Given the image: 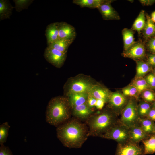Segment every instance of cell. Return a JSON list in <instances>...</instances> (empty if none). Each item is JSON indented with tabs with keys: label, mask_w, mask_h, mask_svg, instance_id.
<instances>
[{
	"label": "cell",
	"mask_w": 155,
	"mask_h": 155,
	"mask_svg": "<svg viewBox=\"0 0 155 155\" xmlns=\"http://www.w3.org/2000/svg\"><path fill=\"white\" fill-rule=\"evenodd\" d=\"M10 127L7 122H5L0 126V144L5 143L8 135V131Z\"/></svg>",
	"instance_id": "obj_27"
},
{
	"label": "cell",
	"mask_w": 155,
	"mask_h": 155,
	"mask_svg": "<svg viewBox=\"0 0 155 155\" xmlns=\"http://www.w3.org/2000/svg\"><path fill=\"white\" fill-rule=\"evenodd\" d=\"M151 109L149 103L146 101L142 102L137 108L138 115L142 116L147 115Z\"/></svg>",
	"instance_id": "obj_30"
},
{
	"label": "cell",
	"mask_w": 155,
	"mask_h": 155,
	"mask_svg": "<svg viewBox=\"0 0 155 155\" xmlns=\"http://www.w3.org/2000/svg\"><path fill=\"white\" fill-rule=\"evenodd\" d=\"M56 134L63 144L69 148L81 147L88 137L86 125L76 118L69 119L57 127Z\"/></svg>",
	"instance_id": "obj_1"
},
{
	"label": "cell",
	"mask_w": 155,
	"mask_h": 155,
	"mask_svg": "<svg viewBox=\"0 0 155 155\" xmlns=\"http://www.w3.org/2000/svg\"><path fill=\"white\" fill-rule=\"evenodd\" d=\"M106 0H73V3L80 7L98 9Z\"/></svg>",
	"instance_id": "obj_20"
},
{
	"label": "cell",
	"mask_w": 155,
	"mask_h": 155,
	"mask_svg": "<svg viewBox=\"0 0 155 155\" xmlns=\"http://www.w3.org/2000/svg\"><path fill=\"white\" fill-rule=\"evenodd\" d=\"M146 62L152 68H155V54L149 55L147 57Z\"/></svg>",
	"instance_id": "obj_36"
},
{
	"label": "cell",
	"mask_w": 155,
	"mask_h": 155,
	"mask_svg": "<svg viewBox=\"0 0 155 155\" xmlns=\"http://www.w3.org/2000/svg\"><path fill=\"white\" fill-rule=\"evenodd\" d=\"M150 18L155 23V11L153 12L151 15Z\"/></svg>",
	"instance_id": "obj_41"
},
{
	"label": "cell",
	"mask_w": 155,
	"mask_h": 155,
	"mask_svg": "<svg viewBox=\"0 0 155 155\" xmlns=\"http://www.w3.org/2000/svg\"><path fill=\"white\" fill-rule=\"evenodd\" d=\"M105 103L106 102L104 100H97L95 107L98 110H101L104 107Z\"/></svg>",
	"instance_id": "obj_37"
},
{
	"label": "cell",
	"mask_w": 155,
	"mask_h": 155,
	"mask_svg": "<svg viewBox=\"0 0 155 155\" xmlns=\"http://www.w3.org/2000/svg\"><path fill=\"white\" fill-rule=\"evenodd\" d=\"M73 41L63 39H59L51 44L48 45L65 53H67L69 46Z\"/></svg>",
	"instance_id": "obj_22"
},
{
	"label": "cell",
	"mask_w": 155,
	"mask_h": 155,
	"mask_svg": "<svg viewBox=\"0 0 155 155\" xmlns=\"http://www.w3.org/2000/svg\"><path fill=\"white\" fill-rule=\"evenodd\" d=\"M86 121L88 137H100L114 125L115 119L111 111L106 110L94 113Z\"/></svg>",
	"instance_id": "obj_3"
},
{
	"label": "cell",
	"mask_w": 155,
	"mask_h": 155,
	"mask_svg": "<svg viewBox=\"0 0 155 155\" xmlns=\"http://www.w3.org/2000/svg\"><path fill=\"white\" fill-rule=\"evenodd\" d=\"M134 31L132 29L124 28L122 31V34L123 42L124 51L134 44L136 41H135Z\"/></svg>",
	"instance_id": "obj_19"
},
{
	"label": "cell",
	"mask_w": 155,
	"mask_h": 155,
	"mask_svg": "<svg viewBox=\"0 0 155 155\" xmlns=\"http://www.w3.org/2000/svg\"><path fill=\"white\" fill-rule=\"evenodd\" d=\"M58 23L55 22L51 23L46 27L45 35L48 45L59 39Z\"/></svg>",
	"instance_id": "obj_15"
},
{
	"label": "cell",
	"mask_w": 155,
	"mask_h": 155,
	"mask_svg": "<svg viewBox=\"0 0 155 155\" xmlns=\"http://www.w3.org/2000/svg\"><path fill=\"white\" fill-rule=\"evenodd\" d=\"M142 97L146 102H151L155 101V94L150 89L142 92Z\"/></svg>",
	"instance_id": "obj_32"
},
{
	"label": "cell",
	"mask_w": 155,
	"mask_h": 155,
	"mask_svg": "<svg viewBox=\"0 0 155 155\" xmlns=\"http://www.w3.org/2000/svg\"><path fill=\"white\" fill-rule=\"evenodd\" d=\"M111 92L107 88L97 82L92 87L88 93L97 100H103L107 102Z\"/></svg>",
	"instance_id": "obj_12"
},
{
	"label": "cell",
	"mask_w": 155,
	"mask_h": 155,
	"mask_svg": "<svg viewBox=\"0 0 155 155\" xmlns=\"http://www.w3.org/2000/svg\"><path fill=\"white\" fill-rule=\"evenodd\" d=\"M149 119L153 121H155V109H151L147 115Z\"/></svg>",
	"instance_id": "obj_38"
},
{
	"label": "cell",
	"mask_w": 155,
	"mask_h": 155,
	"mask_svg": "<svg viewBox=\"0 0 155 155\" xmlns=\"http://www.w3.org/2000/svg\"><path fill=\"white\" fill-rule=\"evenodd\" d=\"M131 84L136 88L139 94L150 88L145 78L143 77L135 78Z\"/></svg>",
	"instance_id": "obj_25"
},
{
	"label": "cell",
	"mask_w": 155,
	"mask_h": 155,
	"mask_svg": "<svg viewBox=\"0 0 155 155\" xmlns=\"http://www.w3.org/2000/svg\"><path fill=\"white\" fill-rule=\"evenodd\" d=\"M15 8L17 11L20 12L27 9L32 4L33 0H14Z\"/></svg>",
	"instance_id": "obj_28"
},
{
	"label": "cell",
	"mask_w": 155,
	"mask_h": 155,
	"mask_svg": "<svg viewBox=\"0 0 155 155\" xmlns=\"http://www.w3.org/2000/svg\"><path fill=\"white\" fill-rule=\"evenodd\" d=\"M88 95V93H76L70 94L66 97L72 107L86 103Z\"/></svg>",
	"instance_id": "obj_16"
},
{
	"label": "cell",
	"mask_w": 155,
	"mask_h": 155,
	"mask_svg": "<svg viewBox=\"0 0 155 155\" xmlns=\"http://www.w3.org/2000/svg\"><path fill=\"white\" fill-rule=\"evenodd\" d=\"M155 109V101H154L152 105V108Z\"/></svg>",
	"instance_id": "obj_42"
},
{
	"label": "cell",
	"mask_w": 155,
	"mask_h": 155,
	"mask_svg": "<svg viewBox=\"0 0 155 155\" xmlns=\"http://www.w3.org/2000/svg\"><path fill=\"white\" fill-rule=\"evenodd\" d=\"M152 69V68L146 62L142 60L137 61L135 78L143 77Z\"/></svg>",
	"instance_id": "obj_23"
},
{
	"label": "cell",
	"mask_w": 155,
	"mask_h": 155,
	"mask_svg": "<svg viewBox=\"0 0 155 155\" xmlns=\"http://www.w3.org/2000/svg\"><path fill=\"white\" fill-rule=\"evenodd\" d=\"M4 155H13L11 150L8 147H6Z\"/></svg>",
	"instance_id": "obj_40"
},
{
	"label": "cell",
	"mask_w": 155,
	"mask_h": 155,
	"mask_svg": "<svg viewBox=\"0 0 155 155\" xmlns=\"http://www.w3.org/2000/svg\"><path fill=\"white\" fill-rule=\"evenodd\" d=\"M153 132L155 134V124L154 125V130H153Z\"/></svg>",
	"instance_id": "obj_44"
},
{
	"label": "cell",
	"mask_w": 155,
	"mask_h": 155,
	"mask_svg": "<svg viewBox=\"0 0 155 155\" xmlns=\"http://www.w3.org/2000/svg\"><path fill=\"white\" fill-rule=\"evenodd\" d=\"M59 38L74 41L76 36L75 28L71 25L64 22H59Z\"/></svg>",
	"instance_id": "obj_10"
},
{
	"label": "cell",
	"mask_w": 155,
	"mask_h": 155,
	"mask_svg": "<svg viewBox=\"0 0 155 155\" xmlns=\"http://www.w3.org/2000/svg\"><path fill=\"white\" fill-rule=\"evenodd\" d=\"M146 46L148 50L152 54H155V36L149 39Z\"/></svg>",
	"instance_id": "obj_34"
},
{
	"label": "cell",
	"mask_w": 155,
	"mask_h": 155,
	"mask_svg": "<svg viewBox=\"0 0 155 155\" xmlns=\"http://www.w3.org/2000/svg\"><path fill=\"white\" fill-rule=\"evenodd\" d=\"M97 82L90 76L82 74L71 77L64 86V96L67 97L76 93H88L92 87Z\"/></svg>",
	"instance_id": "obj_4"
},
{
	"label": "cell",
	"mask_w": 155,
	"mask_h": 155,
	"mask_svg": "<svg viewBox=\"0 0 155 155\" xmlns=\"http://www.w3.org/2000/svg\"><path fill=\"white\" fill-rule=\"evenodd\" d=\"M129 135L128 132L126 129L121 127L114 126V125L100 137L122 142L126 140Z\"/></svg>",
	"instance_id": "obj_8"
},
{
	"label": "cell",
	"mask_w": 155,
	"mask_h": 155,
	"mask_svg": "<svg viewBox=\"0 0 155 155\" xmlns=\"http://www.w3.org/2000/svg\"><path fill=\"white\" fill-rule=\"evenodd\" d=\"M13 7L9 1L0 0V21L9 19L12 14Z\"/></svg>",
	"instance_id": "obj_17"
},
{
	"label": "cell",
	"mask_w": 155,
	"mask_h": 155,
	"mask_svg": "<svg viewBox=\"0 0 155 155\" xmlns=\"http://www.w3.org/2000/svg\"><path fill=\"white\" fill-rule=\"evenodd\" d=\"M138 115L137 108L135 102L130 100L123 112L121 121L126 126H133L136 121Z\"/></svg>",
	"instance_id": "obj_6"
},
{
	"label": "cell",
	"mask_w": 155,
	"mask_h": 155,
	"mask_svg": "<svg viewBox=\"0 0 155 155\" xmlns=\"http://www.w3.org/2000/svg\"><path fill=\"white\" fill-rule=\"evenodd\" d=\"M144 151L139 146L134 144L118 145L115 155H142Z\"/></svg>",
	"instance_id": "obj_11"
},
{
	"label": "cell",
	"mask_w": 155,
	"mask_h": 155,
	"mask_svg": "<svg viewBox=\"0 0 155 155\" xmlns=\"http://www.w3.org/2000/svg\"><path fill=\"white\" fill-rule=\"evenodd\" d=\"M97 99L89 94L86 103L88 106L91 108L95 107Z\"/></svg>",
	"instance_id": "obj_35"
},
{
	"label": "cell",
	"mask_w": 155,
	"mask_h": 155,
	"mask_svg": "<svg viewBox=\"0 0 155 155\" xmlns=\"http://www.w3.org/2000/svg\"><path fill=\"white\" fill-rule=\"evenodd\" d=\"M71 107L67 98L59 96L49 101L46 111V120L49 124L57 127L70 118Z\"/></svg>",
	"instance_id": "obj_2"
},
{
	"label": "cell",
	"mask_w": 155,
	"mask_h": 155,
	"mask_svg": "<svg viewBox=\"0 0 155 155\" xmlns=\"http://www.w3.org/2000/svg\"><path fill=\"white\" fill-rule=\"evenodd\" d=\"M139 1L142 4L147 6L151 5L155 2V0H140Z\"/></svg>",
	"instance_id": "obj_39"
},
{
	"label": "cell",
	"mask_w": 155,
	"mask_h": 155,
	"mask_svg": "<svg viewBox=\"0 0 155 155\" xmlns=\"http://www.w3.org/2000/svg\"><path fill=\"white\" fill-rule=\"evenodd\" d=\"M123 57L137 61L142 60L146 56V48L141 41H136L131 46L124 51Z\"/></svg>",
	"instance_id": "obj_7"
},
{
	"label": "cell",
	"mask_w": 155,
	"mask_h": 155,
	"mask_svg": "<svg viewBox=\"0 0 155 155\" xmlns=\"http://www.w3.org/2000/svg\"><path fill=\"white\" fill-rule=\"evenodd\" d=\"M148 84L151 89H155V76L152 72L145 78Z\"/></svg>",
	"instance_id": "obj_33"
},
{
	"label": "cell",
	"mask_w": 155,
	"mask_h": 155,
	"mask_svg": "<svg viewBox=\"0 0 155 155\" xmlns=\"http://www.w3.org/2000/svg\"><path fill=\"white\" fill-rule=\"evenodd\" d=\"M129 135L131 139L133 141L138 142L146 137V133L142 127L135 126L132 128Z\"/></svg>",
	"instance_id": "obj_24"
},
{
	"label": "cell",
	"mask_w": 155,
	"mask_h": 155,
	"mask_svg": "<svg viewBox=\"0 0 155 155\" xmlns=\"http://www.w3.org/2000/svg\"><path fill=\"white\" fill-rule=\"evenodd\" d=\"M126 102L125 96L123 94L116 92H111L108 102L109 108L115 110L123 107Z\"/></svg>",
	"instance_id": "obj_14"
},
{
	"label": "cell",
	"mask_w": 155,
	"mask_h": 155,
	"mask_svg": "<svg viewBox=\"0 0 155 155\" xmlns=\"http://www.w3.org/2000/svg\"><path fill=\"white\" fill-rule=\"evenodd\" d=\"M144 149L143 155L155 153V135L143 141Z\"/></svg>",
	"instance_id": "obj_26"
},
{
	"label": "cell",
	"mask_w": 155,
	"mask_h": 155,
	"mask_svg": "<svg viewBox=\"0 0 155 155\" xmlns=\"http://www.w3.org/2000/svg\"><path fill=\"white\" fill-rule=\"evenodd\" d=\"M44 55L47 61L58 68L63 65L67 57V53L48 46L45 50Z\"/></svg>",
	"instance_id": "obj_5"
},
{
	"label": "cell",
	"mask_w": 155,
	"mask_h": 155,
	"mask_svg": "<svg viewBox=\"0 0 155 155\" xmlns=\"http://www.w3.org/2000/svg\"><path fill=\"white\" fill-rule=\"evenodd\" d=\"M146 24L142 31L144 38L148 40L155 36V24L150 17L146 15Z\"/></svg>",
	"instance_id": "obj_18"
},
{
	"label": "cell",
	"mask_w": 155,
	"mask_h": 155,
	"mask_svg": "<svg viewBox=\"0 0 155 155\" xmlns=\"http://www.w3.org/2000/svg\"><path fill=\"white\" fill-rule=\"evenodd\" d=\"M114 1L106 0L98 9L104 20H118L120 19L118 13L111 5V3Z\"/></svg>",
	"instance_id": "obj_9"
},
{
	"label": "cell",
	"mask_w": 155,
	"mask_h": 155,
	"mask_svg": "<svg viewBox=\"0 0 155 155\" xmlns=\"http://www.w3.org/2000/svg\"><path fill=\"white\" fill-rule=\"evenodd\" d=\"M71 115L80 120L86 121L94 113L87 103L71 107Z\"/></svg>",
	"instance_id": "obj_13"
},
{
	"label": "cell",
	"mask_w": 155,
	"mask_h": 155,
	"mask_svg": "<svg viewBox=\"0 0 155 155\" xmlns=\"http://www.w3.org/2000/svg\"><path fill=\"white\" fill-rule=\"evenodd\" d=\"M122 92L125 96L135 97L139 94L136 88L131 84L122 88Z\"/></svg>",
	"instance_id": "obj_31"
},
{
	"label": "cell",
	"mask_w": 155,
	"mask_h": 155,
	"mask_svg": "<svg viewBox=\"0 0 155 155\" xmlns=\"http://www.w3.org/2000/svg\"><path fill=\"white\" fill-rule=\"evenodd\" d=\"M146 18L145 11L142 10L135 20L132 27V29L140 34L144 28L146 23Z\"/></svg>",
	"instance_id": "obj_21"
},
{
	"label": "cell",
	"mask_w": 155,
	"mask_h": 155,
	"mask_svg": "<svg viewBox=\"0 0 155 155\" xmlns=\"http://www.w3.org/2000/svg\"><path fill=\"white\" fill-rule=\"evenodd\" d=\"M152 72L155 76V68H154Z\"/></svg>",
	"instance_id": "obj_43"
},
{
	"label": "cell",
	"mask_w": 155,
	"mask_h": 155,
	"mask_svg": "<svg viewBox=\"0 0 155 155\" xmlns=\"http://www.w3.org/2000/svg\"><path fill=\"white\" fill-rule=\"evenodd\" d=\"M140 121L142 128L146 133L153 132L154 125L153 121L149 119H142Z\"/></svg>",
	"instance_id": "obj_29"
}]
</instances>
